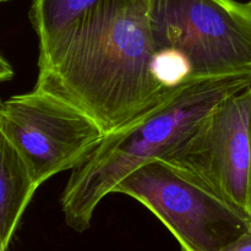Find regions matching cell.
<instances>
[{"label": "cell", "mask_w": 251, "mask_h": 251, "mask_svg": "<svg viewBox=\"0 0 251 251\" xmlns=\"http://www.w3.org/2000/svg\"><path fill=\"white\" fill-rule=\"evenodd\" d=\"M223 251H251V228Z\"/></svg>", "instance_id": "cell-9"}, {"label": "cell", "mask_w": 251, "mask_h": 251, "mask_svg": "<svg viewBox=\"0 0 251 251\" xmlns=\"http://www.w3.org/2000/svg\"><path fill=\"white\" fill-rule=\"evenodd\" d=\"M113 194L151 211L180 251H223L251 228V220L173 164L154 159L125 176Z\"/></svg>", "instance_id": "cell-4"}, {"label": "cell", "mask_w": 251, "mask_h": 251, "mask_svg": "<svg viewBox=\"0 0 251 251\" xmlns=\"http://www.w3.org/2000/svg\"><path fill=\"white\" fill-rule=\"evenodd\" d=\"M10 1V0H0V4H4V2H7Z\"/></svg>", "instance_id": "cell-11"}, {"label": "cell", "mask_w": 251, "mask_h": 251, "mask_svg": "<svg viewBox=\"0 0 251 251\" xmlns=\"http://www.w3.org/2000/svg\"><path fill=\"white\" fill-rule=\"evenodd\" d=\"M103 0H32L29 19L39 43L49 41Z\"/></svg>", "instance_id": "cell-8"}, {"label": "cell", "mask_w": 251, "mask_h": 251, "mask_svg": "<svg viewBox=\"0 0 251 251\" xmlns=\"http://www.w3.org/2000/svg\"><path fill=\"white\" fill-rule=\"evenodd\" d=\"M249 2H250V5H251V0H250V1H249Z\"/></svg>", "instance_id": "cell-12"}, {"label": "cell", "mask_w": 251, "mask_h": 251, "mask_svg": "<svg viewBox=\"0 0 251 251\" xmlns=\"http://www.w3.org/2000/svg\"><path fill=\"white\" fill-rule=\"evenodd\" d=\"M2 122L38 188L81 166L107 135L82 110L36 87L2 102Z\"/></svg>", "instance_id": "cell-5"}, {"label": "cell", "mask_w": 251, "mask_h": 251, "mask_svg": "<svg viewBox=\"0 0 251 251\" xmlns=\"http://www.w3.org/2000/svg\"><path fill=\"white\" fill-rule=\"evenodd\" d=\"M159 51L189 80L251 75V5L238 0H151Z\"/></svg>", "instance_id": "cell-3"}, {"label": "cell", "mask_w": 251, "mask_h": 251, "mask_svg": "<svg viewBox=\"0 0 251 251\" xmlns=\"http://www.w3.org/2000/svg\"><path fill=\"white\" fill-rule=\"evenodd\" d=\"M150 1L103 0L39 43L34 87L82 110L105 134L161 104L189 80L159 51Z\"/></svg>", "instance_id": "cell-1"}, {"label": "cell", "mask_w": 251, "mask_h": 251, "mask_svg": "<svg viewBox=\"0 0 251 251\" xmlns=\"http://www.w3.org/2000/svg\"><path fill=\"white\" fill-rule=\"evenodd\" d=\"M14 77V69L9 61L0 54V83L10 81Z\"/></svg>", "instance_id": "cell-10"}, {"label": "cell", "mask_w": 251, "mask_h": 251, "mask_svg": "<svg viewBox=\"0 0 251 251\" xmlns=\"http://www.w3.org/2000/svg\"><path fill=\"white\" fill-rule=\"evenodd\" d=\"M164 161L251 220V86L221 100Z\"/></svg>", "instance_id": "cell-6"}, {"label": "cell", "mask_w": 251, "mask_h": 251, "mask_svg": "<svg viewBox=\"0 0 251 251\" xmlns=\"http://www.w3.org/2000/svg\"><path fill=\"white\" fill-rule=\"evenodd\" d=\"M0 251H4V250H1V249H0Z\"/></svg>", "instance_id": "cell-13"}, {"label": "cell", "mask_w": 251, "mask_h": 251, "mask_svg": "<svg viewBox=\"0 0 251 251\" xmlns=\"http://www.w3.org/2000/svg\"><path fill=\"white\" fill-rule=\"evenodd\" d=\"M38 186L2 122L0 100V249L6 251Z\"/></svg>", "instance_id": "cell-7"}, {"label": "cell", "mask_w": 251, "mask_h": 251, "mask_svg": "<svg viewBox=\"0 0 251 251\" xmlns=\"http://www.w3.org/2000/svg\"><path fill=\"white\" fill-rule=\"evenodd\" d=\"M251 86V75L191 80L161 104L122 129L107 134L71 176L60 198L65 222L87 230L100 201L139 167L166 159L228 96Z\"/></svg>", "instance_id": "cell-2"}]
</instances>
